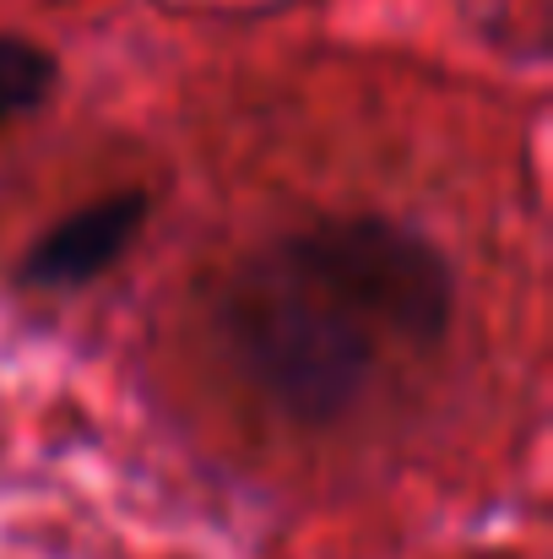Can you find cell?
Returning a JSON list of instances; mask_svg holds the SVG:
<instances>
[{"label":"cell","instance_id":"6da1fadb","mask_svg":"<svg viewBox=\"0 0 553 559\" xmlns=\"http://www.w3.org/2000/svg\"><path fill=\"white\" fill-rule=\"evenodd\" d=\"M212 316L233 370L293 424L326 429L348 418L380 374L385 332L293 234L250 250L228 272Z\"/></svg>","mask_w":553,"mask_h":559},{"label":"cell","instance_id":"277c9868","mask_svg":"<svg viewBox=\"0 0 553 559\" xmlns=\"http://www.w3.org/2000/svg\"><path fill=\"white\" fill-rule=\"evenodd\" d=\"M60 87V60L22 38V33H0V131L16 120H33Z\"/></svg>","mask_w":553,"mask_h":559},{"label":"cell","instance_id":"3957f363","mask_svg":"<svg viewBox=\"0 0 553 559\" xmlns=\"http://www.w3.org/2000/svg\"><path fill=\"white\" fill-rule=\"evenodd\" d=\"M147 217H153L147 190H109V195L65 212L55 228H44L22 250L16 288H27V294H76V288L98 283L109 266H120L131 255Z\"/></svg>","mask_w":553,"mask_h":559},{"label":"cell","instance_id":"7a4b0ae2","mask_svg":"<svg viewBox=\"0 0 553 559\" xmlns=\"http://www.w3.org/2000/svg\"><path fill=\"white\" fill-rule=\"evenodd\" d=\"M293 245L364 305L390 343L440 348L456 326V266L423 228L385 212H342L293 228Z\"/></svg>","mask_w":553,"mask_h":559}]
</instances>
